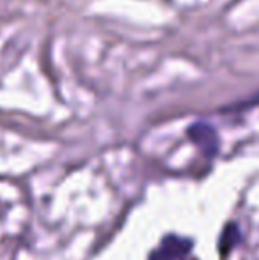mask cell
Returning a JSON list of instances; mask_svg holds the SVG:
<instances>
[{
  "label": "cell",
  "mask_w": 259,
  "mask_h": 260,
  "mask_svg": "<svg viewBox=\"0 0 259 260\" xmlns=\"http://www.w3.org/2000/svg\"><path fill=\"white\" fill-rule=\"evenodd\" d=\"M188 138L199 147V151L204 156L213 157L218 152V135L215 131V127H211L206 122H195L188 127Z\"/></svg>",
  "instance_id": "obj_1"
},
{
  "label": "cell",
  "mask_w": 259,
  "mask_h": 260,
  "mask_svg": "<svg viewBox=\"0 0 259 260\" xmlns=\"http://www.w3.org/2000/svg\"><path fill=\"white\" fill-rule=\"evenodd\" d=\"M160 250H163L165 253L172 255L176 258H181L183 255H187L192 250V241L183 239V237H178V236H169L163 239Z\"/></svg>",
  "instance_id": "obj_2"
},
{
  "label": "cell",
  "mask_w": 259,
  "mask_h": 260,
  "mask_svg": "<svg viewBox=\"0 0 259 260\" xmlns=\"http://www.w3.org/2000/svg\"><path fill=\"white\" fill-rule=\"evenodd\" d=\"M236 241H238V230H236L235 225H229L227 229H225L224 236H222V241H220L222 251H227L231 246H235Z\"/></svg>",
  "instance_id": "obj_3"
},
{
  "label": "cell",
  "mask_w": 259,
  "mask_h": 260,
  "mask_svg": "<svg viewBox=\"0 0 259 260\" xmlns=\"http://www.w3.org/2000/svg\"><path fill=\"white\" fill-rule=\"evenodd\" d=\"M149 260H180V258H176V257H172V255L165 253L163 250H158V251H155V253H151Z\"/></svg>",
  "instance_id": "obj_4"
}]
</instances>
